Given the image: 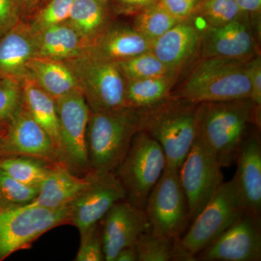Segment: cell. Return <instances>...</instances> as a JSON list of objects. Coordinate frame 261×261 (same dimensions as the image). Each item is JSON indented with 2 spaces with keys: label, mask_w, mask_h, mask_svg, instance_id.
Masks as SVG:
<instances>
[{
  "label": "cell",
  "mask_w": 261,
  "mask_h": 261,
  "mask_svg": "<svg viewBox=\"0 0 261 261\" xmlns=\"http://www.w3.org/2000/svg\"><path fill=\"white\" fill-rule=\"evenodd\" d=\"M5 137H6V135L0 132V159L5 157V156H8L6 147H5Z\"/></svg>",
  "instance_id": "cell-43"
},
{
  "label": "cell",
  "mask_w": 261,
  "mask_h": 261,
  "mask_svg": "<svg viewBox=\"0 0 261 261\" xmlns=\"http://www.w3.org/2000/svg\"><path fill=\"white\" fill-rule=\"evenodd\" d=\"M74 0H47L25 22L33 34L66 21Z\"/></svg>",
  "instance_id": "cell-31"
},
{
  "label": "cell",
  "mask_w": 261,
  "mask_h": 261,
  "mask_svg": "<svg viewBox=\"0 0 261 261\" xmlns=\"http://www.w3.org/2000/svg\"><path fill=\"white\" fill-rule=\"evenodd\" d=\"M91 183L70 204L69 222L81 234L97 226L116 202L124 200L126 191L113 171H92Z\"/></svg>",
  "instance_id": "cell-12"
},
{
  "label": "cell",
  "mask_w": 261,
  "mask_h": 261,
  "mask_svg": "<svg viewBox=\"0 0 261 261\" xmlns=\"http://www.w3.org/2000/svg\"><path fill=\"white\" fill-rule=\"evenodd\" d=\"M75 80L92 112L127 108L126 80L116 63L82 55L68 60Z\"/></svg>",
  "instance_id": "cell-7"
},
{
  "label": "cell",
  "mask_w": 261,
  "mask_h": 261,
  "mask_svg": "<svg viewBox=\"0 0 261 261\" xmlns=\"http://www.w3.org/2000/svg\"><path fill=\"white\" fill-rule=\"evenodd\" d=\"M0 169L23 185L39 187L51 168L43 164L41 160L10 155L0 159Z\"/></svg>",
  "instance_id": "cell-28"
},
{
  "label": "cell",
  "mask_w": 261,
  "mask_h": 261,
  "mask_svg": "<svg viewBox=\"0 0 261 261\" xmlns=\"http://www.w3.org/2000/svg\"><path fill=\"white\" fill-rule=\"evenodd\" d=\"M98 1L100 2V3H103V4L107 5L108 2L109 1V0H98Z\"/></svg>",
  "instance_id": "cell-44"
},
{
  "label": "cell",
  "mask_w": 261,
  "mask_h": 261,
  "mask_svg": "<svg viewBox=\"0 0 261 261\" xmlns=\"http://www.w3.org/2000/svg\"><path fill=\"white\" fill-rule=\"evenodd\" d=\"M166 166V156L159 142L145 132H137L117 167V177L126 191L128 202L145 211L149 194Z\"/></svg>",
  "instance_id": "cell-5"
},
{
  "label": "cell",
  "mask_w": 261,
  "mask_h": 261,
  "mask_svg": "<svg viewBox=\"0 0 261 261\" xmlns=\"http://www.w3.org/2000/svg\"><path fill=\"white\" fill-rule=\"evenodd\" d=\"M249 76L251 85L250 98L255 107H261V58L260 55L254 56L248 61Z\"/></svg>",
  "instance_id": "cell-38"
},
{
  "label": "cell",
  "mask_w": 261,
  "mask_h": 261,
  "mask_svg": "<svg viewBox=\"0 0 261 261\" xmlns=\"http://www.w3.org/2000/svg\"><path fill=\"white\" fill-rule=\"evenodd\" d=\"M104 218L102 239L105 260H116L122 249L135 246L140 235L151 228L145 211L129 202H116Z\"/></svg>",
  "instance_id": "cell-14"
},
{
  "label": "cell",
  "mask_w": 261,
  "mask_h": 261,
  "mask_svg": "<svg viewBox=\"0 0 261 261\" xmlns=\"http://www.w3.org/2000/svg\"><path fill=\"white\" fill-rule=\"evenodd\" d=\"M233 176L246 212L260 219L261 143L257 132L248 133L237 156Z\"/></svg>",
  "instance_id": "cell-18"
},
{
  "label": "cell",
  "mask_w": 261,
  "mask_h": 261,
  "mask_svg": "<svg viewBox=\"0 0 261 261\" xmlns=\"http://www.w3.org/2000/svg\"><path fill=\"white\" fill-rule=\"evenodd\" d=\"M138 132L140 117L135 108L91 111L87 130L90 168L94 171H113L126 155Z\"/></svg>",
  "instance_id": "cell-4"
},
{
  "label": "cell",
  "mask_w": 261,
  "mask_h": 261,
  "mask_svg": "<svg viewBox=\"0 0 261 261\" xmlns=\"http://www.w3.org/2000/svg\"><path fill=\"white\" fill-rule=\"evenodd\" d=\"M81 236L82 242L75 260H105L102 233H99L97 225Z\"/></svg>",
  "instance_id": "cell-35"
},
{
  "label": "cell",
  "mask_w": 261,
  "mask_h": 261,
  "mask_svg": "<svg viewBox=\"0 0 261 261\" xmlns=\"http://www.w3.org/2000/svg\"><path fill=\"white\" fill-rule=\"evenodd\" d=\"M34 58V35L28 23L20 20L0 38V77L23 83L32 75L28 63Z\"/></svg>",
  "instance_id": "cell-20"
},
{
  "label": "cell",
  "mask_w": 261,
  "mask_h": 261,
  "mask_svg": "<svg viewBox=\"0 0 261 261\" xmlns=\"http://www.w3.org/2000/svg\"><path fill=\"white\" fill-rule=\"evenodd\" d=\"M21 20L17 0H0V38Z\"/></svg>",
  "instance_id": "cell-36"
},
{
  "label": "cell",
  "mask_w": 261,
  "mask_h": 261,
  "mask_svg": "<svg viewBox=\"0 0 261 261\" xmlns=\"http://www.w3.org/2000/svg\"><path fill=\"white\" fill-rule=\"evenodd\" d=\"M138 261H193L180 245V240L160 236L149 229L142 233L135 245Z\"/></svg>",
  "instance_id": "cell-27"
},
{
  "label": "cell",
  "mask_w": 261,
  "mask_h": 261,
  "mask_svg": "<svg viewBox=\"0 0 261 261\" xmlns=\"http://www.w3.org/2000/svg\"><path fill=\"white\" fill-rule=\"evenodd\" d=\"M5 147L8 156H25L61 163L50 137L34 120L24 102L7 132Z\"/></svg>",
  "instance_id": "cell-16"
},
{
  "label": "cell",
  "mask_w": 261,
  "mask_h": 261,
  "mask_svg": "<svg viewBox=\"0 0 261 261\" xmlns=\"http://www.w3.org/2000/svg\"><path fill=\"white\" fill-rule=\"evenodd\" d=\"M22 84L25 107L50 137L60 159L59 121L56 99L41 88L32 75L27 77Z\"/></svg>",
  "instance_id": "cell-23"
},
{
  "label": "cell",
  "mask_w": 261,
  "mask_h": 261,
  "mask_svg": "<svg viewBox=\"0 0 261 261\" xmlns=\"http://www.w3.org/2000/svg\"><path fill=\"white\" fill-rule=\"evenodd\" d=\"M152 42L135 27L109 23L85 44L83 55L118 63L150 51Z\"/></svg>",
  "instance_id": "cell-17"
},
{
  "label": "cell",
  "mask_w": 261,
  "mask_h": 261,
  "mask_svg": "<svg viewBox=\"0 0 261 261\" xmlns=\"http://www.w3.org/2000/svg\"><path fill=\"white\" fill-rule=\"evenodd\" d=\"M39 190L20 183L0 169V208L27 205L36 198Z\"/></svg>",
  "instance_id": "cell-34"
},
{
  "label": "cell",
  "mask_w": 261,
  "mask_h": 261,
  "mask_svg": "<svg viewBox=\"0 0 261 261\" xmlns=\"http://www.w3.org/2000/svg\"><path fill=\"white\" fill-rule=\"evenodd\" d=\"M70 205L60 208H0V260L30 245L51 228L69 222Z\"/></svg>",
  "instance_id": "cell-8"
},
{
  "label": "cell",
  "mask_w": 261,
  "mask_h": 261,
  "mask_svg": "<svg viewBox=\"0 0 261 261\" xmlns=\"http://www.w3.org/2000/svg\"><path fill=\"white\" fill-rule=\"evenodd\" d=\"M32 76L55 99L74 90H81L73 72L65 61L33 58L28 63Z\"/></svg>",
  "instance_id": "cell-24"
},
{
  "label": "cell",
  "mask_w": 261,
  "mask_h": 261,
  "mask_svg": "<svg viewBox=\"0 0 261 261\" xmlns=\"http://www.w3.org/2000/svg\"><path fill=\"white\" fill-rule=\"evenodd\" d=\"M221 165L202 141L196 137L179 168V178L186 196L190 220L193 221L224 182Z\"/></svg>",
  "instance_id": "cell-11"
},
{
  "label": "cell",
  "mask_w": 261,
  "mask_h": 261,
  "mask_svg": "<svg viewBox=\"0 0 261 261\" xmlns=\"http://www.w3.org/2000/svg\"><path fill=\"white\" fill-rule=\"evenodd\" d=\"M123 6L130 8H144L157 3V0H118Z\"/></svg>",
  "instance_id": "cell-42"
},
{
  "label": "cell",
  "mask_w": 261,
  "mask_h": 261,
  "mask_svg": "<svg viewBox=\"0 0 261 261\" xmlns=\"http://www.w3.org/2000/svg\"><path fill=\"white\" fill-rule=\"evenodd\" d=\"M202 29L188 19L181 20L152 41L150 51L171 71L177 73L200 49Z\"/></svg>",
  "instance_id": "cell-19"
},
{
  "label": "cell",
  "mask_w": 261,
  "mask_h": 261,
  "mask_svg": "<svg viewBox=\"0 0 261 261\" xmlns=\"http://www.w3.org/2000/svg\"><path fill=\"white\" fill-rule=\"evenodd\" d=\"M179 21L157 2L142 9L135 19L134 27L152 42Z\"/></svg>",
  "instance_id": "cell-30"
},
{
  "label": "cell",
  "mask_w": 261,
  "mask_h": 261,
  "mask_svg": "<svg viewBox=\"0 0 261 261\" xmlns=\"http://www.w3.org/2000/svg\"><path fill=\"white\" fill-rule=\"evenodd\" d=\"M91 183V173L86 177L75 176L62 163L51 168L39 186L36 198L25 207L56 209L70 205Z\"/></svg>",
  "instance_id": "cell-21"
},
{
  "label": "cell",
  "mask_w": 261,
  "mask_h": 261,
  "mask_svg": "<svg viewBox=\"0 0 261 261\" xmlns=\"http://www.w3.org/2000/svg\"><path fill=\"white\" fill-rule=\"evenodd\" d=\"M201 1V0H197V3H199V2Z\"/></svg>",
  "instance_id": "cell-45"
},
{
  "label": "cell",
  "mask_w": 261,
  "mask_h": 261,
  "mask_svg": "<svg viewBox=\"0 0 261 261\" xmlns=\"http://www.w3.org/2000/svg\"><path fill=\"white\" fill-rule=\"evenodd\" d=\"M201 58L250 60L253 58L255 40L250 23L241 18L220 27H206L201 34Z\"/></svg>",
  "instance_id": "cell-15"
},
{
  "label": "cell",
  "mask_w": 261,
  "mask_h": 261,
  "mask_svg": "<svg viewBox=\"0 0 261 261\" xmlns=\"http://www.w3.org/2000/svg\"><path fill=\"white\" fill-rule=\"evenodd\" d=\"M199 104L168 97L138 110L140 130L162 147L166 166L179 169L197 137Z\"/></svg>",
  "instance_id": "cell-2"
},
{
  "label": "cell",
  "mask_w": 261,
  "mask_h": 261,
  "mask_svg": "<svg viewBox=\"0 0 261 261\" xmlns=\"http://www.w3.org/2000/svg\"><path fill=\"white\" fill-rule=\"evenodd\" d=\"M245 206L234 180L223 182L205 207L196 216L180 245L196 256L226 231L245 213Z\"/></svg>",
  "instance_id": "cell-6"
},
{
  "label": "cell",
  "mask_w": 261,
  "mask_h": 261,
  "mask_svg": "<svg viewBox=\"0 0 261 261\" xmlns=\"http://www.w3.org/2000/svg\"><path fill=\"white\" fill-rule=\"evenodd\" d=\"M244 13H257L260 10L261 0H234Z\"/></svg>",
  "instance_id": "cell-40"
},
{
  "label": "cell",
  "mask_w": 261,
  "mask_h": 261,
  "mask_svg": "<svg viewBox=\"0 0 261 261\" xmlns=\"http://www.w3.org/2000/svg\"><path fill=\"white\" fill-rule=\"evenodd\" d=\"M145 211L152 232L181 240L190 221L188 205L179 178V169L166 166L154 185Z\"/></svg>",
  "instance_id": "cell-9"
},
{
  "label": "cell",
  "mask_w": 261,
  "mask_h": 261,
  "mask_svg": "<svg viewBox=\"0 0 261 261\" xmlns=\"http://www.w3.org/2000/svg\"><path fill=\"white\" fill-rule=\"evenodd\" d=\"M248 61L224 58H201L184 83L169 97L197 104L250 98Z\"/></svg>",
  "instance_id": "cell-3"
},
{
  "label": "cell",
  "mask_w": 261,
  "mask_h": 261,
  "mask_svg": "<svg viewBox=\"0 0 261 261\" xmlns=\"http://www.w3.org/2000/svg\"><path fill=\"white\" fill-rule=\"evenodd\" d=\"M56 101L59 121L60 161L72 172H87L90 168L87 144L91 112L88 104L80 89Z\"/></svg>",
  "instance_id": "cell-10"
},
{
  "label": "cell",
  "mask_w": 261,
  "mask_h": 261,
  "mask_svg": "<svg viewBox=\"0 0 261 261\" xmlns=\"http://www.w3.org/2000/svg\"><path fill=\"white\" fill-rule=\"evenodd\" d=\"M195 13L205 21V27L225 25L244 14L234 0H203L196 5L192 15Z\"/></svg>",
  "instance_id": "cell-32"
},
{
  "label": "cell",
  "mask_w": 261,
  "mask_h": 261,
  "mask_svg": "<svg viewBox=\"0 0 261 261\" xmlns=\"http://www.w3.org/2000/svg\"><path fill=\"white\" fill-rule=\"evenodd\" d=\"M23 83L0 78V132L6 135L23 102Z\"/></svg>",
  "instance_id": "cell-33"
},
{
  "label": "cell",
  "mask_w": 261,
  "mask_h": 261,
  "mask_svg": "<svg viewBox=\"0 0 261 261\" xmlns=\"http://www.w3.org/2000/svg\"><path fill=\"white\" fill-rule=\"evenodd\" d=\"M67 20L85 44L109 24L106 5L98 0H74Z\"/></svg>",
  "instance_id": "cell-26"
},
{
  "label": "cell",
  "mask_w": 261,
  "mask_h": 261,
  "mask_svg": "<svg viewBox=\"0 0 261 261\" xmlns=\"http://www.w3.org/2000/svg\"><path fill=\"white\" fill-rule=\"evenodd\" d=\"M260 109L251 98L200 103L197 137L218 160L221 167L236 161L250 123L260 126Z\"/></svg>",
  "instance_id": "cell-1"
},
{
  "label": "cell",
  "mask_w": 261,
  "mask_h": 261,
  "mask_svg": "<svg viewBox=\"0 0 261 261\" xmlns=\"http://www.w3.org/2000/svg\"><path fill=\"white\" fill-rule=\"evenodd\" d=\"M34 35V58L66 61L84 54L85 42L68 20Z\"/></svg>",
  "instance_id": "cell-22"
},
{
  "label": "cell",
  "mask_w": 261,
  "mask_h": 261,
  "mask_svg": "<svg viewBox=\"0 0 261 261\" xmlns=\"http://www.w3.org/2000/svg\"><path fill=\"white\" fill-rule=\"evenodd\" d=\"M177 73L145 80L126 81L127 108L141 109L164 100L171 93Z\"/></svg>",
  "instance_id": "cell-25"
},
{
  "label": "cell",
  "mask_w": 261,
  "mask_h": 261,
  "mask_svg": "<svg viewBox=\"0 0 261 261\" xmlns=\"http://www.w3.org/2000/svg\"><path fill=\"white\" fill-rule=\"evenodd\" d=\"M116 63L126 81L145 80L176 73L171 71L151 51Z\"/></svg>",
  "instance_id": "cell-29"
},
{
  "label": "cell",
  "mask_w": 261,
  "mask_h": 261,
  "mask_svg": "<svg viewBox=\"0 0 261 261\" xmlns=\"http://www.w3.org/2000/svg\"><path fill=\"white\" fill-rule=\"evenodd\" d=\"M196 260L260 261V219L245 212L200 253Z\"/></svg>",
  "instance_id": "cell-13"
},
{
  "label": "cell",
  "mask_w": 261,
  "mask_h": 261,
  "mask_svg": "<svg viewBox=\"0 0 261 261\" xmlns=\"http://www.w3.org/2000/svg\"><path fill=\"white\" fill-rule=\"evenodd\" d=\"M158 3L180 21L190 18L197 4V0H159Z\"/></svg>",
  "instance_id": "cell-37"
},
{
  "label": "cell",
  "mask_w": 261,
  "mask_h": 261,
  "mask_svg": "<svg viewBox=\"0 0 261 261\" xmlns=\"http://www.w3.org/2000/svg\"><path fill=\"white\" fill-rule=\"evenodd\" d=\"M115 261H138L135 247H127L122 249L117 255Z\"/></svg>",
  "instance_id": "cell-41"
},
{
  "label": "cell",
  "mask_w": 261,
  "mask_h": 261,
  "mask_svg": "<svg viewBox=\"0 0 261 261\" xmlns=\"http://www.w3.org/2000/svg\"><path fill=\"white\" fill-rule=\"evenodd\" d=\"M47 0H17L21 20L25 21Z\"/></svg>",
  "instance_id": "cell-39"
},
{
  "label": "cell",
  "mask_w": 261,
  "mask_h": 261,
  "mask_svg": "<svg viewBox=\"0 0 261 261\" xmlns=\"http://www.w3.org/2000/svg\"><path fill=\"white\" fill-rule=\"evenodd\" d=\"M0 78H1V77H0Z\"/></svg>",
  "instance_id": "cell-46"
}]
</instances>
